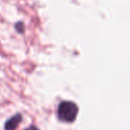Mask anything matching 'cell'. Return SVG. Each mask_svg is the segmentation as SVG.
<instances>
[{
  "label": "cell",
  "mask_w": 130,
  "mask_h": 130,
  "mask_svg": "<svg viewBox=\"0 0 130 130\" xmlns=\"http://www.w3.org/2000/svg\"><path fill=\"white\" fill-rule=\"evenodd\" d=\"M58 118L67 123H72L75 121L78 113V107L75 103L69 102V101H64L61 102L58 106Z\"/></svg>",
  "instance_id": "cell-1"
},
{
  "label": "cell",
  "mask_w": 130,
  "mask_h": 130,
  "mask_svg": "<svg viewBox=\"0 0 130 130\" xmlns=\"http://www.w3.org/2000/svg\"><path fill=\"white\" fill-rule=\"evenodd\" d=\"M15 27H16V29H17V31L18 32H23V24L21 23V22H17L16 23V25H15Z\"/></svg>",
  "instance_id": "cell-3"
},
{
  "label": "cell",
  "mask_w": 130,
  "mask_h": 130,
  "mask_svg": "<svg viewBox=\"0 0 130 130\" xmlns=\"http://www.w3.org/2000/svg\"><path fill=\"white\" fill-rule=\"evenodd\" d=\"M21 119H22L21 114H19V113L15 114L14 116H12L11 118H9L6 121L5 126H4V129L5 130H15L17 128V126L19 125Z\"/></svg>",
  "instance_id": "cell-2"
},
{
  "label": "cell",
  "mask_w": 130,
  "mask_h": 130,
  "mask_svg": "<svg viewBox=\"0 0 130 130\" xmlns=\"http://www.w3.org/2000/svg\"><path fill=\"white\" fill-rule=\"evenodd\" d=\"M25 130H40L39 128H37L36 126H29V127H27Z\"/></svg>",
  "instance_id": "cell-4"
}]
</instances>
